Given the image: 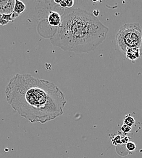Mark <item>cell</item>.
Wrapping results in <instances>:
<instances>
[{
  "mask_svg": "<svg viewBox=\"0 0 142 158\" xmlns=\"http://www.w3.org/2000/svg\"><path fill=\"white\" fill-rule=\"evenodd\" d=\"M7 102L21 117L30 123L44 124L63 114L67 101L53 82L29 74H17L4 91Z\"/></svg>",
  "mask_w": 142,
  "mask_h": 158,
  "instance_id": "6da1fadb",
  "label": "cell"
},
{
  "mask_svg": "<svg viewBox=\"0 0 142 158\" xmlns=\"http://www.w3.org/2000/svg\"><path fill=\"white\" fill-rule=\"evenodd\" d=\"M108 32V27L93 14L80 8L68 9L50 42L65 51L88 53L103 42Z\"/></svg>",
  "mask_w": 142,
  "mask_h": 158,
  "instance_id": "7a4b0ae2",
  "label": "cell"
},
{
  "mask_svg": "<svg viewBox=\"0 0 142 158\" xmlns=\"http://www.w3.org/2000/svg\"><path fill=\"white\" fill-rule=\"evenodd\" d=\"M66 9L54 1H40L36 5L34 17L38 21L37 31L41 37L51 39L62 23V17Z\"/></svg>",
  "mask_w": 142,
  "mask_h": 158,
  "instance_id": "3957f363",
  "label": "cell"
},
{
  "mask_svg": "<svg viewBox=\"0 0 142 158\" xmlns=\"http://www.w3.org/2000/svg\"><path fill=\"white\" fill-rule=\"evenodd\" d=\"M117 46L125 54L129 48H140L142 43V31L139 23H127L121 26L116 36Z\"/></svg>",
  "mask_w": 142,
  "mask_h": 158,
  "instance_id": "277c9868",
  "label": "cell"
},
{
  "mask_svg": "<svg viewBox=\"0 0 142 158\" xmlns=\"http://www.w3.org/2000/svg\"><path fill=\"white\" fill-rule=\"evenodd\" d=\"M15 0H5L0 1V14H10L13 12Z\"/></svg>",
  "mask_w": 142,
  "mask_h": 158,
  "instance_id": "5b68a950",
  "label": "cell"
},
{
  "mask_svg": "<svg viewBox=\"0 0 142 158\" xmlns=\"http://www.w3.org/2000/svg\"><path fill=\"white\" fill-rule=\"evenodd\" d=\"M141 55L140 48H129L127 49L125 53V56L127 59L130 60L132 62H134L136 60L140 58Z\"/></svg>",
  "mask_w": 142,
  "mask_h": 158,
  "instance_id": "8992f818",
  "label": "cell"
},
{
  "mask_svg": "<svg viewBox=\"0 0 142 158\" xmlns=\"http://www.w3.org/2000/svg\"><path fill=\"white\" fill-rule=\"evenodd\" d=\"M18 16H19V15L14 12L10 14H7V15L2 14V15H1V19H0L1 25V26L6 25L9 22L14 21L18 17Z\"/></svg>",
  "mask_w": 142,
  "mask_h": 158,
  "instance_id": "52a82bcc",
  "label": "cell"
},
{
  "mask_svg": "<svg viewBox=\"0 0 142 158\" xmlns=\"http://www.w3.org/2000/svg\"><path fill=\"white\" fill-rule=\"evenodd\" d=\"M25 10V5L24 4V3L21 1L15 0V4L13 12L20 15Z\"/></svg>",
  "mask_w": 142,
  "mask_h": 158,
  "instance_id": "ba28073f",
  "label": "cell"
},
{
  "mask_svg": "<svg viewBox=\"0 0 142 158\" xmlns=\"http://www.w3.org/2000/svg\"><path fill=\"white\" fill-rule=\"evenodd\" d=\"M123 124L127 125L131 127L135 124V119L131 114H128L124 118Z\"/></svg>",
  "mask_w": 142,
  "mask_h": 158,
  "instance_id": "9c48e42d",
  "label": "cell"
},
{
  "mask_svg": "<svg viewBox=\"0 0 142 158\" xmlns=\"http://www.w3.org/2000/svg\"><path fill=\"white\" fill-rule=\"evenodd\" d=\"M125 147H126V150H127L128 152H131V153L134 152V151L136 150V148H137V146H136V143H135L134 142H131V141H130V142H128V143H126L125 144Z\"/></svg>",
  "mask_w": 142,
  "mask_h": 158,
  "instance_id": "30bf717a",
  "label": "cell"
},
{
  "mask_svg": "<svg viewBox=\"0 0 142 158\" xmlns=\"http://www.w3.org/2000/svg\"><path fill=\"white\" fill-rule=\"evenodd\" d=\"M122 137L120 135L116 136L113 138L111 139V143L113 145H119V144H122Z\"/></svg>",
  "mask_w": 142,
  "mask_h": 158,
  "instance_id": "8fae6325",
  "label": "cell"
},
{
  "mask_svg": "<svg viewBox=\"0 0 142 158\" xmlns=\"http://www.w3.org/2000/svg\"><path fill=\"white\" fill-rule=\"evenodd\" d=\"M121 131H122V133L125 135L126 134H128L129 133L131 132V130H132V128L127 125H125V124H123L121 127Z\"/></svg>",
  "mask_w": 142,
  "mask_h": 158,
  "instance_id": "7c38bea8",
  "label": "cell"
}]
</instances>
